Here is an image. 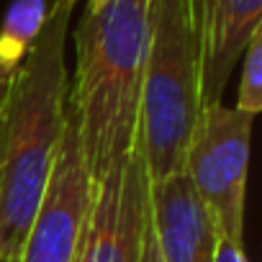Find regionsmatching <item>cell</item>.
<instances>
[{"label": "cell", "mask_w": 262, "mask_h": 262, "mask_svg": "<svg viewBox=\"0 0 262 262\" xmlns=\"http://www.w3.org/2000/svg\"><path fill=\"white\" fill-rule=\"evenodd\" d=\"M213 262H249L247 252L242 244L236 242H226V239H219L216 244V254H213Z\"/></svg>", "instance_id": "11"}, {"label": "cell", "mask_w": 262, "mask_h": 262, "mask_svg": "<svg viewBox=\"0 0 262 262\" xmlns=\"http://www.w3.org/2000/svg\"><path fill=\"white\" fill-rule=\"evenodd\" d=\"M152 0H108L75 31L67 108L93 185L121 170L142 139V88Z\"/></svg>", "instance_id": "2"}, {"label": "cell", "mask_w": 262, "mask_h": 262, "mask_svg": "<svg viewBox=\"0 0 262 262\" xmlns=\"http://www.w3.org/2000/svg\"><path fill=\"white\" fill-rule=\"evenodd\" d=\"M203 24L198 0H152L142 88V157L149 183L183 172L201 111Z\"/></svg>", "instance_id": "3"}, {"label": "cell", "mask_w": 262, "mask_h": 262, "mask_svg": "<svg viewBox=\"0 0 262 262\" xmlns=\"http://www.w3.org/2000/svg\"><path fill=\"white\" fill-rule=\"evenodd\" d=\"M47 0H13L0 26V90L24 62L47 21Z\"/></svg>", "instance_id": "9"}, {"label": "cell", "mask_w": 262, "mask_h": 262, "mask_svg": "<svg viewBox=\"0 0 262 262\" xmlns=\"http://www.w3.org/2000/svg\"><path fill=\"white\" fill-rule=\"evenodd\" d=\"M149 226V178L142 144L131 160L93 185L75 262H139Z\"/></svg>", "instance_id": "5"}, {"label": "cell", "mask_w": 262, "mask_h": 262, "mask_svg": "<svg viewBox=\"0 0 262 262\" xmlns=\"http://www.w3.org/2000/svg\"><path fill=\"white\" fill-rule=\"evenodd\" d=\"M254 118L224 103L198 111L183 172L198 193L219 239L244 244V201Z\"/></svg>", "instance_id": "4"}, {"label": "cell", "mask_w": 262, "mask_h": 262, "mask_svg": "<svg viewBox=\"0 0 262 262\" xmlns=\"http://www.w3.org/2000/svg\"><path fill=\"white\" fill-rule=\"evenodd\" d=\"M90 195L93 180L85 167L75 118L67 108V123L49 175V185L34 226L24 242L18 262H75L90 208Z\"/></svg>", "instance_id": "6"}, {"label": "cell", "mask_w": 262, "mask_h": 262, "mask_svg": "<svg viewBox=\"0 0 262 262\" xmlns=\"http://www.w3.org/2000/svg\"><path fill=\"white\" fill-rule=\"evenodd\" d=\"M203 24L201 103H221L254 29L262 26V0H198ZM201 105V108H203Z\"/></svg>", "instance_id": "8"}, {"label": "cell", "mask_w": 262, "mask_h": 262, "mask_svg": "<svg viewBox=\"0 0 262 262\" xmlns=\"http://www.w3.org/2000/svg\"><path fill=\"white\" fill-rule=\"evenodd\" d=\"M149 226L162 262H213L219 234L185 172L149 183Z\"/></svg>", "instance_id": "7"}, {"label": "cell", "mask_w": 262, "mask_h": 262, "mask_svg": "<svg viewBox=\"0 0 262 262\" xmlns=\"http://www.w3.org/2000/svg\"><path fill=\"white\" fill-rule=\"evenodd\" d=\"M77 0H52L24 62L0 90V259L18 262L67 123V36Z\"/></svg>", "instance_id": "1"}, {"label": "cell", "mask_w": 262, "mask_h": 262, "mask_svg": "<svg viewBox=\"0 0 262 262\" xmlns=\"http://www.w3.org/2000/svg\"><path fill=\"white\" fill-rule=\"evenodd\" d=\"M139 262H162L160 249H157V239H155V234H152V226H147L144 247H142V259H139Z\"/></svg>", "instance_id": "12"}, {"label": "cell", "mask_w": 262, "mask_h": 262, "mask_svg": "<svg viewBox=\"0 0 262 262\" xmlns=\"http://www.w3.org/2000/svg\"><path fill=\"white\" fill-rule=\"evenodd\" d=\"M108 0H88V11H98L100 6H105Z\"/></svg>", "instance_id": "13"}, {"label": "cell", "mask_w": 262, "mask_h": 262, "mask_svg": "<svg viewBox=\"0 0 262 262\" xmlns=\"http://www.w3.org/2000/svg\"><path fill=\"white\" fill-rule=\"evenodd\" d=\"M0 262H6V259H0Z\"/></svg>", "instance_id": "14"}, {"label": "cell", "mask_w": 262, "mask_h": 262, "mask_svg": "<svg viewBox=\"0 0 262 262\" xmlns=\"http://www.w3.org/2000/svg\"><path fill=\"white\" fill-rule=\"evenodd\" d=\"M236 111L257 116L262 111V26L252 31L242 54V80L236 90Z\"/></svg>", "instance_id": "10"}]
</instances>
